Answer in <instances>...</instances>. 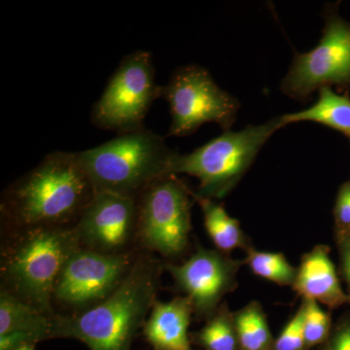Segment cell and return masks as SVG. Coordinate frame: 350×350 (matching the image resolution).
<instances>
[{
  "instance_id": "cell-12",
  "label": "cell",
  "mask_w": 350,
  "mask_h": 350,
  "mask_svg": "<svg viewBox=\"0 0 350 350\" xmlns=\"http://www.w3.org/2000/svg\"><path fill=\"white\" fill-rule=\"evenodd\" d=\"M165 269L175 285L192 301L199 317H211L223 297L237 285L239 262L214 250L199 248L180 266L167 265Z\"/></svg>"
},
{
  "instance_id": "cell-25",
  "label": "cell",
  "mask_w": 350,
  "mask_h": 350,
  "mask_svg": "<svg viewBox=\"0 0 350 350\" xmlns=\"http://www.w3.org/2000/svg\"><path fill=\"white\" fill-rule=\"evenodd\" d=\"M342 261L345 278L350 285V239H345L342 244Z\"/></svg>"
},
{
  "instance_id": "cell-14",
  "label": "cell",
  "mask_w": 350,
  "mask_h": 350,
  "mask_svg": "<svg viewBox=\"0 0 350 350\" xmlns=\"http://www.w3.org/2000/svg\"><path fill=\"white\" fill-rule=\"evenodd\" d=\"M194 306L188 297L167 303L156 301L145 322L144 334L156 350H192L188 328Z\"/></svg>"
},
{
  "instance_id": "cell-5",
  "label": "cell",
  "mask_w": 350,
  "mask_h": 350,
  "mask_svg": "<svg viewBox=\"0 0 350 350\" xmlns=\"http://www.w3.org/2000/svg\"><path fill=\"white\" fill-rule=\"evenodd\" d=\"M284 126L282 117H278L243 131H226L185 155L175 152L170 159L169 174H188L199 179L197 197H224L250 169L269 138Z\"/></svg>"
},
{
  "instance_id": "cell-15",
  "label": "cell",
  "mask_w": 350,
  "mask_h": 350,
  "mask_svg": "<svg viewBox=\"0 0 350 350\" xmlns=\"http://www.w3.org/2000/svg\"><path fill=\"white\" fill-rule=\"evenodd\" d=\"M293 287L304 298L332 308L349 300L340 287L335 267L324 246H317L304 257Z\"/></svg>"
},
{
  "instance_id": "cell-1",
  "label": "cell",
  "mask_w": 350,
  "mask_h": 350,
  "mask_svg": "<svg viewBox=\"0 0 350 350\" xmlns=\"http://www.w3.org/2000/svg\"><path fill=\"white\" fill-rule=\"evenodd\" d=\"M94 195L77 152H53L6 189L1 215L8 230L71 226Z\"/></svg>"
},
{
  "instance_id": "cell-27",
  "label": "cell",
  "mask_w": 350,
  "mask_h": 350,
  "mask_svg": "<svg viewBox=\"0 0 350 350\" xmlns=\"http://www.w3.org/2000/svg\"><path fill=\"white\" fill-rule=\"evenodd\" d=\"M349 137H350V133H349Z\"/></svg>"
},
{
  "instance_id": "cell-13",
  "label": "cell",
  "mask_w": 350,
  "mask_h": 350,
  "mask_svg": "<svg viewBox=\"0 0 350 350\" xmlns=\"http://www.w3.org/2000/svg\"><path fill=\"white\" fill-rule=\"evenodd\" d=\"M59 314L48 315L0 290V350L57 338Z\"/></svg>"
},
{
  "instance_id": "cell-4",
  "label": "cell",
  "mask_w": 350,
  "mask_h": 350,
  "mask_svg": "<svg viewBox=\"0 0 350 350\" xmlns=\"http://www.w3.org/2000/svg\"><path fill=\"white\" fill-rule=\"evenodd\" d=\"M170 150L161 135L144 128L121 133L105 144L77 152L94 193L137 200L157 179L169 175Z\"/></svg>"
},
{
  "instance_id": "cell-21",
  "label": "cell",
  "mask_w": 350,
  "mask_h": 350,
  "mask_svg": "<svg viewBox=\"0 0 350 350\" xmlns=\"http://www.w3.org/2000/svg\"><path fill=\"white\" fill-rule=\"evenodd\" d=\"M304 306V335L306 347L321 344L330 330V317L322 310L319 303L305 299Z\"/></svg>"
},
{
  "instance_id": "cell-9",
  "label": "cell",
  "mask_w": 350,
  "mask_h": 350,
  "mask_svg": "<svg viewBox=\"0 0 350 350\" xmlns=\"http://www.w3.org/2000/svg\"><path fill=\"white\" fill-rule=\"evenodd\" d=\"M140 250L107 255L79 247L64 264L53 294V305L79 314L112 294L135 264Z\"/></svg>"
},
{
  "instance_id": "cell-11",
  "label": "cell",
  "mask_w": 350,
  "mask_h": 350,
  "mask_svg": "<svg viewBox=\"0 0 350 350\" xmlns=\"http://www.w3.org/2000/svg\"><path fill=\"white\" fill-rule=\"evenodd\" d=\"M137 200L94 193L75 224L83 248L107 255L139 250L137 243Z\"/></svg>"
},
{
  "instance_id": "cell-10",
  "label": "cell",
  "mask_w": 350,
  "mask_h": 350,
  "mask_svg": "<svg viewBox=\"0 0 350 350\" xmlns=\"http://www.w3.org/2000/svg\"><path fill=\"white\" fill-rule=\"evenodd\" d=\"M350 83V24L330 17L314 49L298 54L282 82L285 94L305 100L315 90Z\"/></svg>"
},
{
  "instance_id": "cell-3",
  "label": "cell",
  "mask_w": 350,
  "mask_h": 350,
  "mask_svg": "<svg viewBox=\"0 0 350 350\" xmlns=\"http://www.w3.org/2000/svg\"><path fill=\"white\" fill-rule=\"evenodd\" d=\"M1 246V288L46 314L55 315L53 294L69 256L80 245L72 226L8 230Z\"/></svg>"
},
{
  "instance_id": "cell-20",
  "label": "cell",
  "mask_w": 350,
  "mask_h": 350,
  "mask_svg": "<svg viewBox=\"0 0 350 350\" xmlns=\"http://www.w3.org/2000/svg\"><path fill=\"white\" fill-rule=\"evenodd\" d=\"M247 262L255 275L280 285H294L298 273L282 253L250 250Z\"/></svg>"
},
{
  "instance_id": "cell-2",
  "label": "cell",
  "mask_w": 350,
  "mask_h": 350,
  "mask_svg": "<svg viewBox=\"0 0 350 350\" xmlns=\"http://www.w3.org/2000/svg\"><path fill=\"white\" fill-rule=\"evenodd\" d=\"M162 271L161 261L140 250L123 282L105 301L79 314H59L57 338H75L91 350H130L156 303Z\"/></svg>"
},
{
  "instance_id": "cell-16",
  "label": "cell",
  "mask_w": 350,
  "mask_h": 350,
  "mask_svg": "<svg viewBox=\"0 0 350 350\" xmlns=\"http://www.w3.org/2000/svg\"><path fill=\"white\" fill-rule=\"evenodd\" d=\"M284 125L297 122H314L350 133V100L334 93L329 87L320 89L319 100L308 109L283 115Z\"/></svg>"
},
{
  "instance_id": "cell-18",
  "label": "cell",
  "mask_w": 350,
  "mask_h": 350,
  "mask_svg": "<svg viewBox=\"0 0 350 350\" xmlns=\"http://www.w3.org/2000/svg\"><path fill=\"white\" fill-rule=\"evenodd\" d=\"M239 350H273V335L262 306L252 301L234 314Z\"/></svg>"
},
{
  "instance_id": "cell-7",
  "label": "cell",
  "mask_w": 350,
  "mask_h": 350,
  "mask_svg": "<svg viewBox=\"0 0 350 350\" xmlns=\"http://www.w3.org/2000/svg\"><path fill=\"white\" fill-rule=\"evenodd\" d=\"M150 53L135 51L122 59L100 100L92 109V122L118 135L144 128L154 100L162 96Z\"/></svg>"
},
{
  "instance_id": "cell-8",
  "label": "cell",
  "mask_w": 350,
  "mask_h": 350,
  "mask_svg": "<svg viewBox=\"0 0 350 350\" xmlns=\"http://www.w3.org/2000/svg\"><path fill=\"white\" fill-rule=\"evenodd\" d=\"M162 96L169 103L172 125L169 135H190L206 123L230 128L234 123L239 103L218 87L208 71L188 66L175 71Z\"/></svg>"
},
{
  "instance_id": "cell-24",
  "label": "cell",
  "mask_w": 350,
  "mask_h": 350,
  "mask_svg": "<svg viewBox=\"0 0 350 350\" xmlns=\"http://www.w3.org/2000/svg\"><path fill=\"white\" fill-rule=\"evenodd\" d=\"M328 350H350V322L338 329Z\"/></svg>"
},
{
  "instance_id": "cell-17",
  "label": "cell",
  "mask_w": 350,
  "mask_h": 350,
  "mask_svg": "<svg viewBox=\"0 0 350 350\" xmlns=\"http://www.w3.org/2000/svg\"><path fill=\"white\" fill-rule=\"evenodd\" d=\"M193 197L202 207L207 234L216 247L225 252L243 247L244 236L239 221L232 218L226 213L224 207L213 200L197 197L194 193Z\"/></svg>"
},
{
  "instance_id": "cell-6",
  "label": "cell",
  "mask_w": 350,
  "mask_h": 350,
  "mask_svg": "<svg viewBox=\"0 0 350 350\" xmlns=\"http://www.w3.org/2000/svg\"><path fill=\"white\" fill-rule=\"evenodd\" d=\"M176 176L165 175L138 196V250L172 258L187 248L193 193Z\"/></svg>"
},
{
  "instance_id": "cell-19",
  "label": "cell",
  "mask_w": 350,
  "mask_h": 350,
  "mask_svg": "<svg viewBox=\"0 0 350 350\" xmlns=\"http://www.w3.org/2000/svg\"><path fill=\"white\" fill-rule=\"evenodd\" d=\"M198 342L206 350H238L239 342L234 314L221 306L206 325L196 334Z\"/></svg>"
},
{
  "instance_id": "cell-22",
  "label": "cell",
  "mask_w": 350,
  "mask_h": 350,
  "mask_svg": "<svg viewBox=\"0 0 350 350\" xmlns=\"http://www.w3.org/2000/svg\"><path fill=\"white\" fill-rule=\"evenodd\" d=\"M305 335H304V306L288 322L278 340H275L273 350H305Z\"/></svg>"
},
{
  "instance_id": "cell-23",
  "label": "cell",
  "mask_w": 350,
  "mask_h": 350,
  "mask_svg": "<svg viewBox=\"0 0 350 350\" xmlns=\"http://www.w3.org/2000/svg\"><path fill=\"white\" fill-rule=\"evenodd\" d=\"M336 217L342 225H350V184H347L338 193Z\"/></svg>"
},
{
  "instance_id": "cell-26",
  "label": "cell",
  "mask_w": 350,
  "mask_h": 350,
  "mask_svg": "<svg viewBox=\"0 0 350 350\" xmlns=\"http://www.w3.org/2000/svg\"><path fill=\"white\" fill-rule=\"evenodd\" d=\"M13 350H36V345H24Z\"/></svg>"
}]
</instances>
